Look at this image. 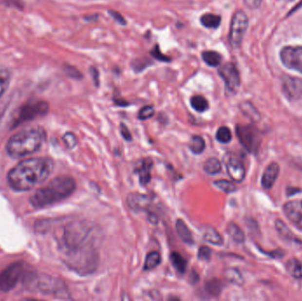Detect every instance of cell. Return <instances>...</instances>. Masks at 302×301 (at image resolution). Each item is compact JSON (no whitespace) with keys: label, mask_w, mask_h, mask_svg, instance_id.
Here are the masks:
<instances>
[{"label":"cell","mask_w":302,"mask_h":301,"mask_svg":"<svg viewBox=\"0 0 302 301\" xmlns=\"http://www.w3.org/2000/svg\"><path fill=\"white\" fill-rule=\"evenodd\" d=\"M275 226H276V229H277L278 232L283 237V239L289 240V241L301 243V241L298 240L297 237H295V235L293 233V231L288 228L286 225L283 222L278 219V220H276V222H275Z\"/></svg>","instance_id":"cell-21"},{"label":"cell","mask_w":302,"mask_h":301,"mask_svg":"<svg viewBox=\"0 0 302 301\" xmlns=\"http://www.w3.org/2000/svg\"><path fill=\"white\" fill-rule=\"evenodd\" d=\"M226 169L230 178L237 183H241L245 179V167L240 161L230 159L227 163Z\"/></svg>","instance_id":"cell-16"},{"label":"cell","mask_w":302,"mask_h":301,"mask_svg":"<svg viewBox=\"0 0 302 301\" xmlns=\"http://www.w3.org/2000/svg\"><path fill=\"white\" fill-rule=\"evenodd\" d=\"M161 263V255L158 252H151L147 255L144 269L151 270L156 268Z\"/></svg>","instance_id":"cell-31"},{"label":"cell","mask_w":302,"mask_h":301,"mask_svg":"<svg viewBox=\"0 0 302 301\" xmlns=\"http://www.w3.org/2000/svg\"><path fill=\"white\" fill-rule=\"evenodd\" d=\"M203 59L209 66H217L222 61V56L218 52H203Z\"/></svg>","instance_id":"cell-30"},{"label":"cell","mask_w":302,"mask_h":301,"mask_svg":"<svg viewBox=\"0 0 302 301\" xmlns=\"http://www.w3.org/2000/svg\"><path fill=\"white\" fill-rule=\"evenodd\" d=\"M54 162L49 157H36L19 162L10 169L7 182L16 192H27L43 183L52 174Z\"/></svg>","instance_id":"cell-2"},{"label":"cell","mask_w":302,"mask_h":301,"mask_svg":"<svg viewBox=\"0 0 302 301\" xmlns=\"http://www.w3.org/2000/svg\"><path fill=\"white\" fill-rule=\"evenodd\" d=\"M288 273L296 279L302 278V263L298 259L293 258L289 260L285 264Z\"/></svg>","instance_id":"cell-20"},{"label":"cell","mask_w":302,"mask_h":301,"mask_svg":"<svg viewBox=\"0 0 302 301\" xmlns=\"http://www.w3.org/2000/svg\"><path fill=\"white\" fill-rule=\"evenodd\" d=\"M102 231L99 226L86 220L68 223L57 238L62 261L76 273H94L99 265Z\"/></svg>","instance_id":"cell-1"},{"label":"cell","mask_w":302,"mask_h":301,"mask_svg":"<svg viewBox=\"0 0 302 301\" xmlns=\"http://www.w3.org/2000/svg\"><path fill=\"white\" fill-rule=\"evenodd\" d=\"M29 266L24 262H16L0 272V291L6 292L12 291L20 281L22 282Z\"/></svg>","instance_id":"cell-6"},{"label":"cell","mask_w":302,"mask_h":301,"mask_svg":"<svg viewBox=\"0 0 302 301\" xmlns=\"http://www.w3.org/2000/svg\"><path fill=\"white\" fill-rule=\"evenodd\" d=\"M280 56L283 65L287 68L298 71L302 74V46L284 47L280 52Z\"/></svg>","instance_id":"cell-10"},{"label":"cell","mask_w":302,"mask_h":301,"mask_svg":"<svg viewBox=\"0 0 302 301\" xmlns=\"http://www.w3.org/2000/svg\"><path fill=\"white\" fill-rule=\"evenodd\" d=\"M244 1L245 5L250 9H256L262 4V0H244Z\"/></svg>","instance_id":"cell-42"},{"label":"cell","mask_w":302,"mask_h":301,"mask_svg":"<svg viewBox=\"0 0 302 301\" xmlns=\"http://www.w3.org/2000/svg\"><path fill=\"white\" fill-rule=\"evenodd\" d=\"M280 167L277 163H270L264 171L262 177V186L264 189H270L279 177Z\"/></svg>","instance_id":"cell-15"},{"label":"cell","mask_w":302,"mask_h":301,"mask_svg":"<svg viewBox=\"0 0 302 301\" xmlns=\"http://www.w3.org/2000/svg\"><path fill=\"white\" fill-rule=\"evenodd\" d=\"M282 90L286 98L296 101L302 97V80L291 76H283Z\"/></svg>","instance_id":"cell-12"},{"label":"cell","mask_w":302,"mask_h":301,"mask_svg":"<svg viewBox=\"0 0 302 301\" xmlns=\"http://www.w3.org/2000/svg\"><path fill=\"white\" fill-rule=\"evenodd\" d=\"M76 189V180L72 177H57L44 188L38 189L29 199V203L35 208L49 207L71 196Z\"/></svg>","instance_id":"cell-3"},{"label":"cell","mask_w":302,"mask_h":301,"mask_svg":"<svg viewBox=\"0 0 302 301\" xmlns=\"http://www.w3.org/2000/svg\"><path fill=\"white\" fill-rule=\"evenodd\" d=\"M189 148L194 154L199 155V154H202L205 150L206 143H205V141L203 140V137L194 135L190 140Z\"/></svg>","instance_id":"cell-29"},{"label":"cell","mask_w":302,"mask_h":301,"mask_svg":"<svg viewBox=\"0 0 302 301\" xmlns=\"http://www.w3.org/2000/svg\"><path fill=\"white\" fill-rule=\"evenodd\" d=\"M301 205H302V204H301Z\"/></svg>","instance_id":"cell-44"},{"label":"cell","mask_w":302,"mask_h":301,"mask_svg":"<svg viewBox=\"0 0 302 301\" xmlns=\"http://www.w3.org/2000/svg\"><path fill=\"white\" fill-rule=\"evenodd\" d=\"M221 22V17L212 14H203L201 18V23L203 24L205 28H217Z\"/></svg>","instance_id":"cell-27"},{"label":"cell","mask_w":302,"mask_h":301,"mask_svg":"<svg viewBox=\"0 0 302 301\" xmlns=\"http://www.w3.org/2000/svg\"><path fill=\"white\" fill-rule=\"evenodd\" d=\"M212 251L208 246H202L198 251V258L201 261L208 262L211 258Z\"/></svg>","instance_id":"cell-38"},{"label":"cell","mask_w":302,"mask_h":301,"mask_svg":"<svg viewBox=\"0 0 302 301\" xmlns=\"http://www.w3.org/2000/svg\"><path fill=\"white\" fill-rule=\"evenodd\" d=\"M283 213L288 220L302 230V207L297 201L287 202L283 205Z\"/></svg>","instance_id":"cell-13"},{"label":"cell","mask_w":302,"mask_h":301,"mask_svg":"<svg viewBox=\"0 0 302 301\" xmlns=\"http://www.w3.org/2000/svg\"><path fill=\"white\" fill-rule=\"evenodd\" d=\"M214 185L217 187V188L221 190L223 192H225V193H231L236 191L235 185L231 181L226 180V179L217 180L214 182Z\"/></svg>","instance_id":"cell-33"},{"label":"cell","mask_w":302,"mask_h":301,"mask_svg":"<svg viewBox=\"0 0 302 301\" xmlns=\"http://www.w3.org/2000/svg\"><path fill=\"white\" fill-rule=\"evenodd\" d=\"M231 130L227 127H221L217 130L216 138L221 143H229L231 141Z\"/></svg>","instance_id":"cell-34"},{"label":"cell","mask_w":302,"mask_h":301,"mask_svg":"<svg viewBox=\"0 0 302 301\" xmlns=\"http://www.w3.org/2000/svg\"><path fill=\"white\" fill-rule=\"evenodd\" d=\"M120 132H121V135H122L123 138H124L126 141H132L131 132H129V129H128V127H127L125 124H121V125H120Z\"/></svg>","instance_id":"cell-40"},{"label":"cell","mask_w":302,"mask_h":301,"mask_svg":"<svg viewBox=\"0 0 302 301\" xmlns=\"http://www.w3.org/2000/svg\"><path fill=\"white\" fill-rule=\"evenodd\" d=\"M127 205L132 211H144L151 205V198L143 193H130L127 198Z\"/></svg>","instance_id":"cell-14"},{"label":"cell","mask_w":302,"mask_h":301,"mask_svg":"<svg viewBox=\"0 0 302 301\" xmlns=\"http://www.w3.org/2000/svg\"><path fill=\"white\" fill-rule=\"evenodd\" d=\"M227 233L231 239L237 243H243L245 241V233L241 230L240 226H237L234 223H230L227 226Z\"/></svg>","instance_id":"cell-24"},{"label":"cell","mask_w":302,"mask_h":301,"mask_svg":"<svg viewBox=\"0 0 302 301\" xmlns=\"http://www.w3.org/2000/svg\"><path fill=\"white\" fill-rule=\"evenodd\" d=\"M176 231L178 235L180 236V239L182 240L183 242L188 245H193L194 244V238L193 234L190 231L189 226H187V224L181 219H178L176 222Z\"/></svg>","instance_id":"cell-18"},{"label":"cell","mask_w":302,"mask_h":301,"mask_svg":"<svg viewBox=\"0 0 302 301\" xmlns=\"http://www.w3.org/2000/svg\"><path fill=\"white\" fill-rule=\"evenodd\" d=\"M22 283L30 292H41L61 300L70 299L68 288L61 279L46 274H38L30 268L25 275Z\"/></svg>","instance_id":"cell-5"},{"label":"cell","mask_w":302,"mask_h":301,"mask_svg":"<svg viewBox=\"0 0 302 301\" xmlns=\"http://www.w3.org/2000/svg\"><path fill=\"white\" fill-rule=\"evenodd\" d=\"M206 291L212 296H218L222 292L224 283L217 278H213L205 283Z\"/></svg>","instance_id":"cell-26"},{"label":"cell","mask_w":302,"mask_h":301,"mask_svg":"<svg viewBox=\"0 0 302 301\" xmlns=\"http://www.w3.org/2000/svg\"><path fill=\"white\" fill-rule=\"evenodd\" d=\"M203 169L208 175L218 174L222 169V165L217 158L210 157L204 163Z\"/></svg>","instance_id":"cell-23"},{"label":"cell","mask_w":302,"mask_h":301,"mask_svg":"<svg viewBox=\"0 0 302 301\" xmlns=\"http://www.w3.org/2000/svg\"><path fill=\"white\" fill-rule=\"evenodd\" d=\"M65 72H66V75L69 76V77L74 78V79H76V80H80V78L82 77V75H81V74H80V72L77 70L76 67H74V66H65Z\"/></svg>","instance_id":"cell-39"},{"label":"cell","mask_w":302,"mask_h":301,"mask_svg":"<svg viewBox=\"0 0 302 301\" xmlns=\"http://www.w3.org/2000/svg\"><path fill=\"white\" fill-rule=\"evenodd\" d=\"M225 278H226L227 281L241 286L244 284V278L242 277L241 272L236 268H227L225 271Z\"/></svg>","instance_id":"cell-25"},{"label":"cell","mask_w":302,"mask_h":301,"mask_svg":"<svg viewBox=\"0 0 302 301\" xmlns=\"http://www.w3.org/2000/svg\"><path fill=\"white\" fill-rule=\"evenodd\" d=\"M151 54L156 57V59H159L161 61H169L170 58H168V56H165L161 53L160 50L158 46H156L155 50L151 52Z\"/></svg>","instance_id":"cell-41"},{"label":"cell","mask_w":302,"mask_h":301,"mask_svg":"<svg viewBox=\"0 0 302 301\" xmlns=\"http://www.w3.org/2000/svg\"><path fill=\"white\" fill-rule=\"evenodd\" d=\"M63 141L65 142L67 149H69V150H73L74 148H76L77 143H78L77 138L72 132H66V134L63 136Z\"/></svg>","instance_id":"cell-36"},{"label":"cell","mask_w":302,"mask_h":301,"mask_svg":"<svg viewBox=\"0 0 302 301\" xmlns=\"http://www.w3.org/2000/svg\"><path fill=\"white\" fill-rule=\"evenodd\" d=\"M248 26V19L244 12L238 11L231 19V29L229 33V41L231 46L238 48L241 46L246 28Z\"/></svg>","instance_id":"cell-9"},{"label":"cell","mask_w":302,"mask_h":301,"mask_svg":"<svg viewBox=\"0 0 302 301\" xmlns=\"http://www.w3.org/2000/svg\"><path fill=\"white\" fill-rule=\"evenodd\" d=\"M203 239L209 244L215 245H222L224 244V239L219 232L212 227H207L203 233Z\"/></svg>","instance_id":"cell-19"},{"label":"cell","mask_w":302,"mask_h":301,"mask_svg":"<svg viewBox=\"0 0 302 301\" xmlns=\"http://www.w3.org/2000/svg\"><path fill=\"white\" fill-rule=\"evenodd\" d=\"M46 141V132L41 127H29L11 136L5 146L12 158H21L40 150Z\"/></svg>","instance_id":"cell-4"},{"label":"cell","mask_w":302,"mask_h":301,"mask_svg":"<svg viewBox=\"0 0 302 301\" xmlns=\"http://www.w3.org/2000/svg\"><path fill=\"white\" fill-rule=\"evenodd\" d=\"M218 74L225 81L228 91L231 93H236L241 85L240 74L236 66L232 63H227L219 68Z\"/></svg>","instance_id":"cell-11"},{"label":"cell","mask_w":302,"mask_h":301,"mask_svg":"<svg viewBox=\"0 0 302 301\" xmlns=\"http://www.w3.org/2000/svg\"><path fill=\"white\" fill-rule=\"evenodd\" d=\"M241 110L242 113L245 114V116L248 118H250L252 121L257 122L261 118V115L258 113V111L255 109V106L251 103L245 102L241 105Z\"/></svg>","instance_id":"cell-28"},{"label":"cell","mask_w":302,"mask_h":301,"mask_svg":"<svg viewBox=\"0 0 302 301\" xmlns=\"http://www.w3.org/2000/svg\"><path fill=\"white\" fill-rule=\"evenodd\" d=\"M9 86V75L7 72H0V97L4 94Z\"/></svg>","instance_id":"cell-35"},{"label":"cell","mask_w":302,"mask_h":301,"mask_svg":"<svg viewBox=\"0 0 302 301\" xmlns=\"http://www.w3.org/2000/svg\"><path fill=\"white\" fill-rule=\"evenodd\" d=\"M170 263L174 267L177 272L180 274H184L187 269V261L181 254L177 252H172L170 255Z\"/></svg>","instance_id":"cell-22"},{"label":"cell","mask_w":302,"mask_h":301,"mask_svg":"<svg viewBox=\"0 0 302 301\" xmlns=\"http://www.w3.org/2000/svg\"><path fill=\"white\" fill-rule=\"evenodd\" d=\"M109 13H110L111 15H112V17H113V19H115L117 22H118V23L122 24V25L123 24H124V25L126 24V20H125V19L123 18L122 16H121L120 14L117 13V12L110 11Z\"/></svg>","instance_id":"cell-43"},{"label":"cell","mask_w":302,"mask_h":301,"mask_svg":"<svg viewBox=\"0 0 302 301\" xmlns=\"http://www.w3.org/2000/svg\"><path fill=\"white\" fill-rule=\"evenodd\" d=\"M151 168H152V160L151 159H144L137 165L135 171L139 175L140 182L142 185L150 183L151 179Z\"/></svg>","instance_id":"cell-17"},{"label":"cell","mask_w":302,"mask_h":301,"mask_svg":"<svg viewBox=\"0 0 302 301\" xmlns=\"http://www.w3.org/2000/svg\"><path fill=\"white\" fill-rule=\"evenodd\" d=\"M49 112V104L45 101H33L22 105L18 110L12 123V128L17 127L22 123L31 121L35 118L45 116Z\"/></svg>","instance_id":"cell-7"},{"label":"cell","mask_w":302,"mask_h":301,"mask_svg":"<svg viewBox=\"0 0 302 301\" xmlns=\"http://www.w3.org/2000/svg\"><path fill=\"white\" fill-rule=\"evenodd\" d=\"M154 114H155L154 108L151 105H147L140 110L139 114H138V118L142 120H145V119H149L151 117H153Z\"/></svg>","instance_id":"cell-37"},{"label":"cell","mask_w":302,"mask_h":301,"mask_svg":"<svg viewBox=\"0 0 302 301\" xmlns=\"http://www.w3.org/2000/svg\"><path fill=\"white\" fill-rule=\"evenodd\" d=\"M236 135L241 145L249 153H257L262 144L261 132L253 125H238Z\"/></svg>","instance_id":"cell-8"},{"label":"cell","mask_w":302,"mask_h":301,"mask_svg":"<svg viewBox=\"0 0 302 301\" xmlns=\"http://www.w3.org/2000/svg\"><path fill=\"white\" fill-rule=\"evenodd\" d=\"M190 102L192 107L198 113H203L208 108V101L203 95H194Z\"/></svg>","instance_id":"cell-32"}]
</instances>
